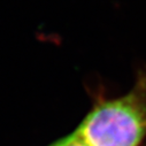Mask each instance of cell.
Wrapping results in <instances>:
<instances>
[{"label":"cell","instance_id":"obj_1","mask_svg":"<svg viewBox=\"0 0 146 146\" xmlns=\"http://www.w3.org/2000/svg\"><path fill=\"white\" fill-rule=\"evenodd\" d=\"M74 132L89 146H138L146 136V70L125 94L98 99Z\"/></svg>","mask_w":146,"mask_h":146},{"label":"cell","instance_id":"obj_3","mask_svg":"<svg viewBox=\"0 0 146 146\" xmlns=\"http://www.w3.org/2000/svg\"><path fill=\"white\" fill-rule=\"evenodd\" d=\"M62 141H63V138L60 139V140H58V141H55L54 144H51L50 146H61V145H62Z\"/></svg>","mask_w":146,"mask_h":146},{"label":"cell","instance_id":"obj_2","mask_svg":"<svg viewBox=\"0 0 146 146\" xmlns=\"http://www.w3.org/2000/svg\"><path fill=\"white\" fill-rule=\"evenodd\" d=\"M61 146H89V145H86L75 132H72L71 135L63 138Z\"/></svg>","mask_w":146,"mask_h":146}]
</instances>
